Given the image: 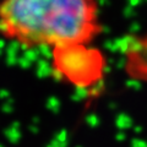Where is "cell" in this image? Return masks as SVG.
<instances>
[{"label":"cell","mask_w":147,"mask_h":147,"mask_svg":"<svg viewBox=\"0 0 147 147\" xmlns=\"http://www.w3.org/2000/svg\"><path fill=\"white\" fill-rule=\"evenodd\" d=\"M123 53L127 76L147 84V34L127 39Z\"/></svg>","instance_id":"cell-3"},{"label":"cell","mask_w":147,"mask_h":147,"mask_svg":"<svg viewBox=\"0 0 147 147\" xmlns=\"http://www.w3.org/2000/svg\"><path fill=\"white\" fill-rule=\"evenodd\" d=\"M52 70L77 90L94 88L107 72V59L93 44H76L52 50Z\"/></svg>","instance_id":"cell-2"},{"label":"cell","mask_w":147,"mask_h":147,"mask_svg":"<svg viewBox=\"0 0 147 147\" xmlns=\"http://www.w3.org/2000/svg\"><path fill=\"white\" fill-rule=\"evenodd\" d=\"M100 32L97 0H0V36L27 49L92 44Z\"/></svg>","instance_id":"cell-1"}]
</instances>
